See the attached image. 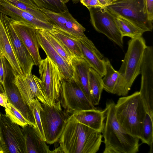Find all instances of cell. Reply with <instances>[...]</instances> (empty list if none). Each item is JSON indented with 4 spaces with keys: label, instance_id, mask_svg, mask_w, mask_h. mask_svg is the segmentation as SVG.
Returning a JSON list of instances; mask_svg holds the SVG:
<instances>
[{
    "label": "cell",
    "instance_id": "cell-6",
    "mask_svg": "<svg viewBox=\"0 0 153 153\" xmlns=\"http://www.w3.org/2000/svg\"><path fill=\"white\" fill-rule=\"evenodd\" d=\"M71 115L62 107L60 100L52 106L42 103L40 116L47 143L58 141Z\"/></svg>",
    "mask_w": 153,
    "mask_h": 153
},
{
    "label": "cell",
    "instance_id": "cell-16",
    "mask_svg": "<svg viewBox=\"0 0 153 153\" xmlns=\"http://www.w3.org/2000/svg\"><path fill=\"white\" fill-rule=\"evenodd\" d=\"M83 58L102 78L105 73V58L93 43L86 36L76 37Z\"/></svg>",
    "mask_w": 153,
    "mask_h": 153
},
{
    "label": "cell",
    "instance_id": "cell-2",
    "mask_svg": "<svg viewBox=\"0 0 153 153\" xmlns=\"http://www.w3.org/2000/svg\"><path fill=\"white\" fill-rule=\"evenodd\" d=\"M115 103L108 100L104 109L105 121L102 132L105 149L103 153H136L139 152L140 139L126 132L115 115Z\"/></svg>",
    "mask_w": 153,
    "mask_h": 153
},
{
    "label": "cell",
    "instance_id": "cell-39",
    "mask_svg": "<svg viewBox=\"0 0 153 153\" xmlns=\"http://www.w3.org/2000/svg\"><path fill=\"white\" fill-rule=\"evenodd\" d=\"M64 153L61 147L59 146L58 148L55 149L54 150L52 151V153Z\"/></svg>",
    "mask_w": 153,
    "mask_h": 153
},
{
    "label": "cell",
    "instance_id": "cell-27",
    "mask_svg": "<svg viewBox=\"0 0 153 153\" xmlns=\"http://www.w3.org/2000/svg\"><path fill=\"white\" fill-rule=\"evenodd\" d=\"M105 73L102 79L103 89L112 94L118 79L119 73L114 69L108 58H105Z\"/></svg>",
    "mask_w": 153,
    "mask_h": 153
},
{
    "label": "cell",
    "instance_id": "cell-34",
    "mask_svg": "<svg viewBox=\"0 0 153 153\" xmlns=\"http://www.w3.org/2000/svg\"><path fill=\"white\" fill-rule=\"evenodd\" d=\"M81 3L86 7L88 10L92 8L103 7L98 0H80Z\"/></svg>",
    "mask_w": 153,
    "mask_h": 153
},
{
    "label": "cell",
    "instance_id": "cell-14",
    "mask_svg": "<svg viewBox=\"0 0 153 153\" xmlns=\"http://www.w3.org/2000/svg\"><path fill=\"white\" fill-rule=\"evenodd\" d=\"M10 22L18 37L31 56L35 65L39 66L42 59L37 37L38 29L30 25L11 18Z\"/></svg>",
    "mask_w": 153,
    "mask_h": 153
},
{
    "label": "cell",
    "instance_id": "cell-44",
    "mask_svg": "<svg viewBox=\"0 0 153 153\" xmlns=\"http://www.w3.org/2000/svg\"><path fill=\"white\" fill-rule=\"evenodd\" d=\"M1 113L0 112V115H1Z\"/></svg>",
    "mask_w": 153,
    "mask_h": 153
},
{
    "label": "cell",
    "instance_id": "cell-35",
    "mask_svg": "<svg viewBox=\"0 0 153 153\" xmlns=\"http://www.w3.org/2000/svg\"><path fill=\"white\" fill-rule=\"evenodd\" d=\"M145 2L149 19L152 22L153 20V0H145Z\"/></svg>",
    "mask_w": 153,
    "mask_h": 153
},
{
    "label": "cell",
    "instance_id": "cell-15",
    "mask_svg": "<svg viewBox=\"0 0 153 153\" xmlns=\"http://www.w3.org/2000/svg\"><path fill=\"white\" fill-rule=\"evenodd\" d=\"M48 18L49 22L64 31L78 38L85 36V28L79 23L69 11L56 13L41 10Z\"/></svg>",
    "mask_w": 153,
    "mask_h": 153
},
{
    "label": "cell",
    "instance_id": "cell-43",
    "mask_svg": "<svg viewBox=\"0 0 153 153\" xmlns=\"http://www.w3.org/2000/svg\"><path fill=\"white\" fill-rule=\"evenodd\" d=\"M109 0L110 1V2H111V3L112 2V1H113V0Z\"/></svg>",
    "mask_w": 153,
    "mask_h": 153
},
{
    "label": "cell",
    "instance_id": "cell-23",
    "mask_svg": "<svg viewBox=\"0 0 153 153\" xmlns=\"http://www.w3.org/2000/svg\"><path fill=\"white\" fill-rule=\"evenodd\" d=\"M53 26L52 29L48 30L49 32L62 42L74 56L83 58L76 37Z\"/></svg>",
    "mask_w": 153,
    "mask_h": 153
},
{
    "label": "cell",
    "instance_id": "cell-11",
    "mask_svg": "<svg viewBox=\"0 0 153 153\" xmlns=\"http://www.w3.org/2000/svg\"><path fill=\"white\" fill-rule=\"evenodd\" d=\"M13 82L27 104L29 105L32 100L36 98L41 103L49 105L40 78L32 73L25 76L16 75Z\"/></svg>",
    "mask_w": 153,
    "mask_h": 153
},
{
    "label": "cell",
    "instance_id": "cell-7",
    "mask_svg": "<svg viewBox=\"0 0 153 153\" xmlns=\"http://www.w3.org/2000/svg\"><path fill=\"white\" fill-rule=\"evenodd\" d=\"M40 79L49 105L60 100L62 82L64 78L57 65L47 56L39 65Z\"/></svg>",
    "mask_w": 153,
    "mask_h": 153
},
{
    "label": "cell",
    "instance_id": "cell-13",
    "mask_svg": "<svg viewBox=\"0 0 153 153\" xmlns=\"http://www.w3.org/2000/svg\"><path fill=\"white\" fill-rule=\"evenodd\" d=\"M14 76L11 68L4 84H0V91L6 94L8 102L21 113L30 125L36 127L32 111L30 106L24 102L18 88L14 83Z\"/></svg>",
    "mask_w": 153,
    "mask_h": 153
},
{
    "label": "cell",
    "instance_id": "cell-32",
    "mask_svg": "<svg viewBox=\"0 0 153 153\" xmlns=\"http://www.w3.org/2000/svg\"><path fill=\"white\" fill-rule=\"evenodd\" d=\"M5 110L6 116L13 123L22 127L28 124L30 125L21 113L10 103L8 102Z\"/></svg>",
    "mask_w": 153,
    "mask_h": 153
},
{
    "label": "cell",
    "instance_id": "cell-24",
    "mask_svg": "<svg viewBox=\"0 0 153 153\" xmlns=\"http://www.w3.org/2000/svg\"><path fill=\"white\" fill-rule=\"evenodd\" d=\"M88 85L91 103L94 106L97 105L99 104L103 88L102 78L91 68L88 72Z\"/></svg>",
    "mask_w": 153,
    "mask_h": 153
},
{
    "label": "cell",
    "instance_id": "cell-19",
    "mask_svg": "<svg viewBox=\"0 0 153 153\" xmlns=\"http://www.w3.org/2000/svg\"><path fill=\"white\" fill-rule=\"evenodd\" d=\"M24 137L26 153H51L35 127L28 124L22 127Z\"/></svg>",
    "mask_w": 153,
    "mask_h": 153
},
{
    "label": "cell",
    "instance_id": "cell-36",
    "mask_svg": "<svg viewBox=\"0 0 153 153\" xmlns=\"http://www.w3.org/2000/svg\"><path fill=\"white\" fill-rule=\"evenodd\" d=\"M8 104L6 94L0 91V105L6 108Z\"/></svg>",
    "mask_w": 153,
    "mask_h": 153
},
{
    "label": "cell",
    "instance_id": "cell-1",
    "mask_svg": "<svg viewBox=\"0 0 153 153\" xmlns=\"http://www.w3.org/2000/svg\"><path fill=\"white\" fill-rule=\"evenodd\" d=\"M102 137L101 132L79 122L71 114L58 142L64 153H96Z\"/></svg>",
    "mask_w": 153,
    "mask_h": 153
},
{
    "label": "cell",
    "instance_id": "cell-42",
    "mask_svg": "<svg viewBox=\"0 0 153 153\" xmlns=\"http://www.w3.org/2000/svg\"><path fill=\"white\" fill-rule=\"evenodd\" d=\"M152 90H140V91H152Z\"/></svg>",
    "mask_w": 153,
    "mask_h": 153
},
{
    "label": "cell",
    "instance_id": "cell-21",
    "mask_svg": "<svg viewBox=\"0 0 153 153\" xmlns=\"http://www.w3.org/2000/svg\"><path fill=\"white\" fill-rule=\"evenodd\" d=\"M0 51L8 61L14 76L24 75L15 54L9 37L0 18Z\"/></svg>",
    "mask_w": 153,
    "mask_h": 153
},
{
    "label": "cell",
    "instance_id": "cell-4",
    "mask_svg": "<svg viewBox=\"0 0 153 153\" xmlns=\"http://www.w3.org/2000/svg\"><path fill=\"white\" fill-rule=\"evenodd\" d=\"M116 117L128 133L140 140L146 114L139 91L120 98L114 105Z\"/></svg>",
    "mask_w": 153,
    "mask_h": 153
},
{
    "label": "cell",
    "instance_id": "cell-37",
    "mask_svg": "<svg viewBox=\"0 0 153 153\" xmlns=\"http://www.w3.org/2000/svg\"><path fill=\"white\" fill-rule=\"evenodd\" d=\"M23 2L26 4L31 5L39 9L32 0H18ZM40 10V9H39Z\"/></svg>",
    "mask_w": 153,
    "mask_h": 153
},
{
    "label": "cell",
    "instance_id": "cell-45",
    "mask_svg": "<svg viewBox=\"0 0 153 153\" xmlns=\"http://www.w3.org/2000/svg\"></svg>",
    "mask_w": 153,
    "mask_h": 153
},
{
    "label": "cell",
    "instance_id": "cell-26",
    "mask_svg": "<svg viewBox=\"0 0 153 153\" xmlns=\"http://www.w3.org/2000/svg\"><path fill=\"white\" fill-rule=\"evenodd\" d=\"M40 30L55 51L65 60L72 65V60L74 56L69 50L62 42L53 36L48 30Z\"/></svg>",
    "mask_w": 153,
    "mask_h": 153
},
{
    "label": "cell",
    "instance_id": "cell-10",
    "mask_svg": "<svg viewBox=\"0 0 153 153\" xmlns=\"http://www.w3.org/2000/svg\"><path fill=\"white\" fill-rule=\"evenodd\" d=\"M88 10L91 23L96 30L122 48L123 37L116 25L114 15L106 7L92 8Z\"/></svg>",
    "mask_w": 153,
    "mask_h": 153
},
{
    "label": "cell",
    "instance_id": "cell-25",
    "mask_svg": "<svg viewBox=\"0 0 153 153\" xmlns=\"http://www.w3.org/2000/svg\"><path fill=\"white\" fill-rule=\"evenodd\" d=\"M114 16L116 25L123 37L126 36L131 39L139 37L142 36L145 32L125 18L119 16Z\"/></svg>",
    "mask_w": 153,
    "mask_h": 153
},
{
    "label": "cell",
    "instance_id": "cell-33",
    "mask_svg": "<svg viewBox=\"0 0 153 153\" xmlns=\"http://www.w3.org/2000/svg\"><path fill=\"white\" fill-rule=\"evenodd\" d=\"M7 59L0 51V84H4L10 69L7 62Z\"/></svg>",
    "mask_w": 153,
    "mask_h": 153
},
{
    "label": "cell",
    "instance_id": "cell-22",
    "mask_svg": "<svg viewBox=\"0 0 153 153\" xmlns=\"http://www.w3.org/2000/svg\"><path fill=\"white\" fill-rule=\"evenodd\" d=\"M79 122L102 133L105 119L104 109L101 110L97 108L75 111L72 114Z\"/></svg>",
    "mask_w": 153,
    "mask_h": 153
},
{
    "label": "cell",
    "instance_id": "cell-8",
    "mask_svg": "<svg viewBox=\"0 0 153 153\" xmlns=\"http://www.w3.org/2000/svg\"><path fill=\"white\" fill-rule=\"evenodd\" d=\"M60 100L62 108L71 115L76 111L97 108L72 77L63 79Z\"/></svg>",
    "mask_w": 153,
    "mask_h": 153
},
{
    "label": "cell",
    "instance_id": "cell-9",
    "mask_svg": "<svg viewBox=\"0 0 153 153\" xmlns=\"http://www.w3.org/2000/svg\"><path fill=\"white\" fill-rule=\"evenodd\" d=\"M19 126L1 113L0 147L3 153H26L24 137Z\"/></svg>",
    "mask_w": 153,
    "mask_h": 153
},
{
    "label": "cell",
    "instance_id": "cell-30",
    "mask_svg": "<svg viewBox=\"0 0 153 153\" xmlns=\"http://www.w3.org/2000/svg\"><path fill=\"white\" fill-rule=\"evenodd\" d=\"M5 0L18 8L31 14L38 19L44 22H49L48 18L40 10L19 0Z\"/></svg>",
    "mask_w": 153,
    "mask_h": 153
},
{
    "label": "cell",
    "instance_id": "cell-31",
    "mask_svg": "<svg viewBox=\"0 0 153 153\" xmlns=\"http://www.w3.org/2000/svg\"><path fill=\"white\" fill-rule=\"evenodd\" d=\"M29 106L32 111L35 119V128L42 138L45 142L40 116V110L41 108L42 103L37 98H35L32 100Z\"/></svg>",
    "mask_w": 153,
    "mask_h": 153
},
{
    "label": "cell",
    "instance_id": "cell-20",
    "mask_svg": "<svg viewBox=\"0 0 153 153\" xmlns=\"http://www.w3.org/2000/svg\"><path fill=\"white\" fill-rule=\"evenodd\" d=\"M71 64L73 68L72 78L91 103L88 85V72L91 66L83 58L75 56L72 59Z\"/></svg>",
    "mask_w": 153,
    "mask_h": 153
},
{
    "label": "cell",
    "instance_id": "cell-5",
    "mask_svg": "<svg viewBox=\"0 0 153 153\" xmlns=\"http://www.w3.org/2000/svg\"><path fill=\"white\" fill-rule=\"evenodd\" d=\"M106 7L113 15L125 18L144 32L152 31V22L149 19L145 0H113Z\"/></svg>",
    "mask_w": 153,
    "mask_h": 153
},
{
    "label": "cell",
    "instance_id": "cell-29",
    "mask_svg": "<svg viewBox=\"0 0 153 153\" xmlns=\"http://www.w3.org/2000/svg\"><path fill=\"white\" fill-rule=\"evenodd\" d=\"M153 119L146 113L143 122L141 137L143 143L150 146L149 153L153 152Z\"/></svg>",
    "mask_w": 153,
    "mask_h": 153
},
{
    "label": "cell",
    "instance_id": "cell-38",
    "mask_svg": "<svg viewBox=\"0 0 153 153\" xmlns=\"http://www.w3.org/2000/svg\"><path fill=\"white\" fill-rule=\"evenodd\" d=\"M100 3L104 7H107L110 4L109 0H98Z\"/></svg>",
    "mask_w": 153,
    "mask_h": 153
},
{
    "label": "cell",
    "instance_id": "cell-3",
    "mask_svg": "<svg viewBox=\"0 0 153 153\" xmlns=\"http://www.w3.org/2000/svg\"><path fill=\"white\" fill-rule=\"evenodd\" d=\"M122 64L118 71L119 76L112 94L127 96L135 79L140 74V68L147 45L142 36L131 39Z\"/></svg>",
    "mask_w": 153,
    "mask_h": 153
},
{
    "label": "cell",
    "instance_id": "cell-12",
    "mask_svg": "<svg viewBox=\"0 0 153 153\" xmlns=\"http://www.w3.org/2000/svg\"><path fill=\"white\" fill-rule=\"evenodd\" d=\"M1 22L9 37L15 54L25 76L32 74L34 63L28 51L18 37L10 22V18L0 13Z\"/></svg>",
    "mask_w": 153,
    "mask_h": 153
},
{
    "label": "cell",
    "instance_id": "cell-17",
    "mask_svg": "<svg viewBox=\"0 0 153 153\" xmlns=\"http://www.w3.org/2000/svg\"><path fill=\"white\" fill-rule=\"evenodd\" d=\"M0 13L16 21L22 22L39 29L50 30L53 25L49 22L41 21L31 14L22 10L5 0H0Z\"/></svg>",
    "mask_w": 153,
    "mask_h": 153
},
{
    "label": "cell",
    "instance_id": "cell-40",
    "mask_svg": "<svg viewBox=\"0 0 153 153\" xmlns=\"http://www.w3.org/2000/svg\"><path fill=\"white\" fill-rule=\"evenodd\" d=\"M63 0L64 1V3L66 4L70 0Z\"/></svg>",
    "mask_w": 153,
    "mask_h": 153
},
{
    "label": "cell",
    "instance_id": "cell-18",
    "mask_svg": "<svg viewBox=\"0 0 153 153\" xmlns=\"http://www.w3.org/2000/svg\"><path fill=\"white\" fill-rule=\"evenodd\" d=\"M37 37L39 46L47 56L57 65L64 79L71 78L73 72L72 65L65 60L55 51L39 29H38Z\"/></svg>",
    "mask_w": 153,
    "mask_h": 153
},
{
    "label": "cell",
    "instance_id": "cell-41",
    "mask_svg": "<svg viewBox=\"0 0 153 153\" xmlns=\"http://www.w3.org/2000/svg\"><path fill=\"white\" fill-rule=\"evenodd\" d=\"M0 153H3V152L0 147Z\"/></svg>",
    "mask_w": 153,
    "mask_h": 153
},
{
    "label": "cell",
    "instance_id": "cell-28",
    "mask_svg": "<svg viewBox=\"0 0 153 153\" xmlns=\"http://www.w3.org/2000/svg\"><path fill=\"white\" fill-rule=\"evenodd\" d=\"M40 10L59 13L69 11L63 0H32Z\"/></svg>",
    "mask_w": 153,
    "mask_h": 153
}]
</instances>
